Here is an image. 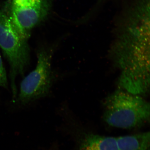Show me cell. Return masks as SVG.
I'll return each instance as SVG.
<instances>
[{
	"mask_svg": "<svg viewBox=\"0 0 150 150\" xmlns=\"http://www.w3.org/2000/svg\"><path fill=\"white\" fill-rule=\"evenodd\" d=\"M8 81L5 69L4 67L0 55V87L6 89L8 88Z\"/></svg>",
	"mask_w": 150,
	"mask_h": 150,
	"instance_id": "obj_6",
	"label": "cell"
},
{
	"mask_svg": "<svg viewBox=\"0 0 150 150\" xmlns=\"http://www.w3.org/2000/svg\"><path fill=\"white\" fill-rule=\"evenodd\" d=\"M53 47L43 46L37 51V62L34 70L23 78L20 86L18 99L27 104L47 96L50 92L54 75L52 69Z\"/></svg>",
	"mask_w": 150,
	"mask_h": 150,
	"instance_id": "obj_4",
	"label": "cell"
},
{
	"mask_svg": "<svg viewBox=\"0 0 150 150\" xmlns=\"http://www.w3.org/2000/svg\"><path fill=\"white\" fill-rule=\"evenodd\" d=\"M111 51L113 62L121 70V88L138 95L146 93L150 86L149 14L132 10L120 16Z\"/></svg>",
	"mask_w": 150,
	"mask_h": 150,
	"instance_id": "obj_1",
	"label": "cell"
},
{
	"mask_svg": "<svg viewBox=\"0 0 150 150\" xmlns=\"http://www.w3.org/2000/svg\"><path fill=\"white\" fill-rule=\"evenodd\" d=\"M53 0H7L11 18L17 31L28 40L33 29L50 13Z\"/></svg>",
	"mask_w": 150,
	"mask_h": 150,
	"instance_id": "obj_5",
	"label": "cell"
},
{
	"mask_svg": "<svg viewBox=\"0 0 150 150\" xmlns=\"http://www.w3.org/2000/svg\"><path fill=\"white\" fill-rule=\"evenodd\" d=\"M0 48L10 67V79L13 97L17 96L16 80L23 76L30 62L28 40L17 31L9 13L6 1L0 8Z\"/></svg>",
	"mask_w": 150,
	"mask_h": 150,
	"instance_id": "obj_3",
	"label": "cell"
},
{
	"mask_svg": "<svg viewBox=\"0 0 150 150\" xmlns=\"http://www.w3.org/2000/svg\"><path fill=\"white\" fill-rule=\"evenodd\" d=\"M104 106V121L112 127L132 129L149 121V103L138 95L117 91L108 97Z\"/></svg>",
	"mask_w": 150,
	"mask_h": 150,
	"instance_id": "obj_2",
	"label": "cell"
}]
</instances>
